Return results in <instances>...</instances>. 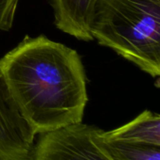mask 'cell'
Masks as SVG:
<instances>
[{
    "instance_id": "4",
    "label": "cell",
    "mask_w": 160,
    "mask_h": 160,
    "mask_svg": "<svg viewBox=\"0 0 160 160\" xmlns=\"http://www.w3.org/2000/svg\"><path fill=\"white\" fill-rule=\"evenodd\" d=\"M35 137L18 111L0 72V160H31Z\"/></svg>"
},
{
    "instance_id": "6",
    "label": "cell",
    "mask_w": 160,
    "mask_h": 160,
    "mask_svg": "<svg viewBox=\"0 0 160 160\" xmlns=\"http://www.w3.org/2000/svg\"><path fill=\"white\" fill-rule=\"evenodd\" d=\"M102 136L128 144L160 147L159 114L144 110L131 122L112 131H103Z\"/></svg>"
},
{
    "instance_id": "8",
    "label": "cell",
    "mask_w": 160,
    "mask_h": 160,
    "mask_svg": "<svg viewBox=\"0 0 160 160\" xmlns=\"http://www.w3.org/2000/svg\"><path fill=\"white\" fill-rule=\"evenodd\" d=\"M19 1L0 0V30L9 31L12 28Z\"/></svg>"
},
{
    "instance_id": "5",
    "label": "cell",
    "mask_w": 160,
    "mask_h": 160,
    "mask_svg": "<svg viewBox=\"0 0 160 160\" xmlns=\"http://www.w3.org/2000/svg\"><path fill=\"white\" fill-rule=\"evenodd\" d=\"M98 0H49L54 25L62 32L83 41H94L90 27Z\"/></svg>"
},
{
    "instance_id": "2",
    "label": "cell",
    "mask_w": 160,
    "mask_h": 160,
    "mask_svg": "<svg viewBox=\"0 0 160 160\" xmlns=\"http://www.w3.org/2000/svg\"><path fill=\"white\" fill-rule=\"evenodd\" d=\"M98 44L160 75V0H98L90 27Z\"/></svg>"
},
{
    "instance_id": "1",
    "label": "cell",
    "mask_w": 160,
    "mask_h": 160,
    "mask_svg": "<svg viewBox=\"0 0 160 160\" xmlns=\"http://www.w3.org/2000/svg\"><path fill=\"white\" fill-rule=\"evenodd\" d=\"M18 111L36 135L82 122L87 76L80 54L44 35H26L0 58Z\"/></svg>"
},
{
    "instance_id": "3",
    "label": "cell",
    "mask_w": 160,
    "mask_h": 160,
    "mask_svg": "<svg viewBox=\"0 0 160 160\" xmlns=\"http://www.w3.org/2000/svg\"><path fill=\"white\" fill-rule=\"evenodd\" d=\"M102 131L80 123L39 134L31 160H112L101 145Z\"/></svg>"
},
{
    "instance_id": "7",
    "label": "cell",
    "mask_w": 160,
    "mask_h": 160,
    "mask_svg": "<svg viewBox=\"0 0 160 160\" xmlns=\"http://www.w3.org/2000/svg\"><path fill=\"white\" fill-rule=\"evenodd\" d=\"M102 133L101 145L112 160H160L159 146L136 145L110 141L105 139Z\"/></svg>"
}]
</instances>
